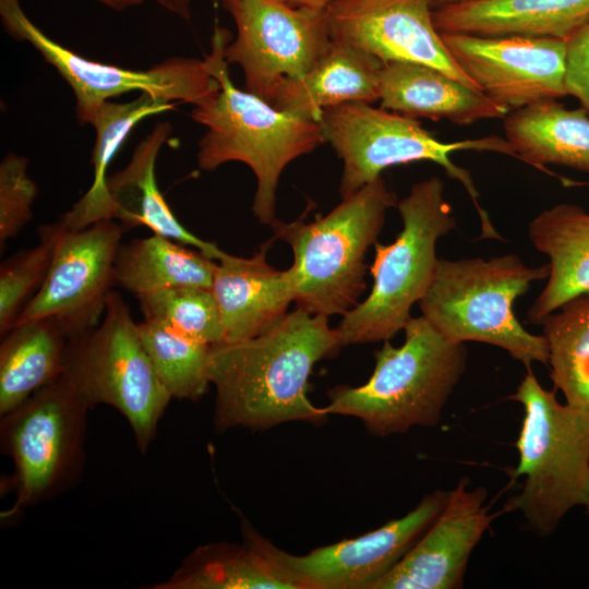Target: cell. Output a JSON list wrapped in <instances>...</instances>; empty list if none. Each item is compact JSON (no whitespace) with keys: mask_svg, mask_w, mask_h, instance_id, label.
Segmentation results:
<instances>
[{"mask_svg":"<svg viewBox=\"0 0 589 589\" xmlns=\"http://www.w3.org/2000/svg\"><path fill=\"white\" fill-rule=\"evenodd\" d=\"M229 41L228 29L216 27L205 61L219 91L191 111L192 119L206 128L197 145V165L205 171L229 161L249 166L256 178L252 212L261 224L272 226L283 170L326 141L318 121L278 110L255 94L236 87L225 58Z\"/></svg>","mask_w":589,"mask_h":589,"instance_id":"obj_2","label":"cell"},{"mask_svg":"<svg viewBox=\"0 0 589 589\" xmlns=\"http://www.w3.org/2000/svg\"><path fill=\"white\" fill-rule=\"evenodd\" d=\"M217 262L199 250L153 233L120 245L115 284L136 299L179 287L212 288Z\"/></svg>","mask_w":589,"mask_h":589,"instance_id":"obj_27","label":"cell"},{"mask_svg":"<svg viewBox=\"0 0 589 589\" xmlns=\"http://www.w3.org/2000/svg\"><path fill=\"white\" fill-rule=\"evenodd\" d=\"M170 133L169 122L156 123L137 144L129 164L108 177L112 217L124 230L147 227L153 233L192 247L216 261L223 250L184 228L157 185L156 160Z\"/></svg>","mask_w":589,"mask_h":589,"instance_id":"obj_21","label":"cell"},{"mask_svg":"<svg viewBox=\"0 0 589 589\" xmlns=\"http://www.w3.org/2000/svg\"><path fill=\"white\" fill-rule=\"evenodd\" d=\"M541 325L554 388L566 405L589 417V292L565 302Z\"/></svg>","mask_w":589,"mask_h":589,"instance_id":"obj_29","label":"cell"},{"mask_svg":"<svg viewBox=\"0 0 589 589\" xmlns=\"http://www.w3.org/2000/svg\"><path fill=\"white\" fill-rule=\"evenodd\" d=\"M293 8H308L317 11H324L332 0H284Z\"/></svg>","mask_w":589,"mask_h":589,"instance_id":"obj_36","label":"cell"},{"mask_svg":"<svg viewBox=\"0 0 589 589\" xmlns=\"http://www.w3.org/2000/svg\"><path fill=\"white\" fill-rule=\"evenodd\" d=\"M564 88L589 115V21L565 39Z\"/></svg>","mask_w":589,"mask_h":589,"instance_id":"obj_34","label":"cell"},{"mask_svg":"<svg viewBox=\"0 0 589 589\" xmlns=\"http://www.w3.org/2000/svg\"><path fill=\"white\" fill-rule=\"evenodd\" d=\"M448 493L436 490L400 518L304 555L284 552L249 525H243V537L256 545L294 589H373L437 517Z\"/></svg>","mask_w":589,"mask_h":589,"instance_id":"obj_12","label":"cell"},{"mask_svg":"<svg viewBox=\"0 0 589 589\" xmlns=\"http://www.w3.org/2000/svg\"><path fill=\"white\" fill-rule=\"evenodd\" d=\"M271 241L251 257L221 251L214 273L212 291L219 306L225 341L259 336L275 326L296 299L291 267L279 271L268 264Z\"/></svg>","mask_w":589,"mask_h":589,"instance_id":"obj_18","label":"cell"},{"mask_svg":"<svg viewBox=\"0 0 589 589\" xmlns=\"http://www.w3.org/2000/svg\"><path fill=\"white\" fill-rule=\"evenodd\" d=\"M28 159L15 153L0 163V250L33 218L38 188L27 175Z\"/></svg>","mask_w":589,"mask_h":589,"instance_id":"obj_33","label":"cell"},{"mask_svg":"<svg viewBox=\"0 0 589 589\" xmlns=\"http://www.w3.org/2000/svg\"><path fill=\"white\" fill-rule=\"evenodd\" d=\"M161 7L169 12L180 16L184 21L191 20V1L192 0H156Z\"/></svg>","mask_w":589,"mask_h":589,"instance_id":"obj_35","label":"cell"},{"mask_svg":"<svg viewBox=\"0 0 589 589\" xmlns=\"http://www.w3.org/2000/svg\"><path fill=\"white\" fill-rule=\"evenodd\" d=\"M124 231L115 219L77 231H59L48 273L15 324L51 317L70 338L96 327L115 285V263Z\"/></svg>","mask_w":589,"mask_h":589,"instance_id":"obj_14","label":"cell"},{"mask_svg":"<svg viewBox=\"0 0 589 589\" xmlns=\"http://www.w3.org/2000/svg\"><path fill=\"white\" fill-rule=\"evenodd\" d=\"M154 589H294L249 539L194 550Z\"/></svg>","mask_w":589,"mask_h":589,"instance_id":"obj_28","label":"cell"},{"mask_svg":"<svg viewBox=\"0 0 589 589\" xmlns=\"http://www.w3.org/2000/svg\"><path fill=\"white\" fill-rule=\"evenodd\" d=\"M142 345L171 398L196 401L207 392L212 346L181 335L161 323H137Z\"/></svg>","mask_w":589,"mask_h":589,"instance_id":"obj_30","label":"cell"},{"mask_svg":"<svg viewBox=\"0 0 589 589\" xmlns=\"http://www.w3.org/2000/svg\"><path fill=\"white\" fill-rule=\"evenodd\" d=\"M62 373L89 409L104 404L129 422L145 454L172 399L142 345L129 305L111 291L99 324L70 339Z\"/></svg>","mask_w":589,"mask_h":589,"instance_id":"obj_9","label":"cell"},{"mask_svg":"<svg viewBox=\"0 0 589 589\" xmlns=\"http://www.w3.org/2000/svg\"><path fill=\"white\" fill-rule=\"evenodd\" d=\"M237 36L225 47L228 63L244 73L245 89L269 103L284 79H301L330 43L324 11L284 0H221Z\"/></svg>","mask_w":589,"mask_h":589,"instance_id":"obj_13","label":"cell"},{"mask_svg":"<svg viewBox=\"0 0 589 589\" xmlns=\"http://www.w3.org/2000/svg\"><path fill=\"white\" fill-rule=\"evenodd\" d=\"M211 1H213V2H220L221 0H211Z\"/></svg>","mask_w":589,"mask_h":589,"instance_id":"obj_40","label":"cell"},{"mask_svg":"<svg viewBox=\"0 0 589 589\" xmlns=\"http://www.w3.org/2000/svg\"><path fill=\"white\" fill-rule=\"evenodd\" d=\"M484 488L469 489L462 478L441 513L373 589H458L468 561L495 518Z\"/></svg>","mask_w":589,"mask_h":589,"instance_id":"obj_17","label":"cell"},{"mask_svg":"<svg viewBox=\"0 0 589 589\" xmlns=\"http://www.w3.org/2000/svg\"><path fill=\"white\" fill-rule=\"evenodd\" d=\"M176 105L141 93L128 103H101L85 116L81 123L92 124L96 131L92 152L93 182L72 208L55 224L60 232L77 231L100 220L113 219L107 187V170L112 158L140 121L172 110Z\"/></svg>","mask_w":589,"mask_h":589,"instance_id":"obj_25","label":"cell"},{"mask_svg":"<svg viewBox=\"0 0 589 589\" xmlns=\"http://www.w3.org/2000/svg\"><path fill=\"white\" fill-rule=\"evenodd\" d=\"M533 247L549 259L543 290L528 310L532 324L568 300L589 292V213L575 204L542 211L528 225Z\"/></svg>","mask_w":589,"mask_h":589,"instance_id":"obj_22","label":"cell"},{"mask_svg":"<svg viewBox=\"0 0 589 589\" xmlns=\"http://www.w3.org/2000/svg\"><path fill=\"white\" fill-rule=\"evenodd\" d=\"M1 337L0 417L62 372L71 339L51 317L17 323Z\"/></svg>","mask_w":589,"mask_h":589,"instance_id":"obj_26","label":"cell"},{"mask_svg":"<svg viewBox=\"0 0 589 589\" xmlns=\"http://www.w3.org/2000/svg\"><path fill=\"white\" fill-rule=\"evenodd\" d=\"M483 0H429L431 9L438 10L447 7L458 5V4H465V3H471V2H478Z\"/></svg>","mask_w":589,"mask_h":589,"instance_id":"obj_38","label":"cell"},{"mask_svg":"<svg viewBox=\"0 0 589 589\" xmlns=\"http://www.w3.org/2000/svg\"><path fill=\"white\" fill-rule=\"evenodd\" d=\"M88 410L61 372L0 417L1 449L14 465L15 502L8 516L58 495L79 479Z\"/></svg>","mask_w":589,"mask_h":589,"instance_id":"obj_10","label":"cell"},{"mask_svg":"<svg viewBox=\"0 0 589 589\" xmlns=\"http://www.w3.org/2000/svg\"><path fill=\"white\" fill-rule=\"evenodd\" d=\"M404 332L401 346L385 340L375 351V368L366 383L328 392L326 414L358 418L376 436L440 422L466 370V346L445 339L423 315L411 316Z\"/></svg>","mask_w":589,"mask_h":589,"instance_id":"obj_3","label":"cell"},{"mask_svg":"<svg viewBox=\"0 0 589 589\" xmlns=\"http://www.w3.org/2000/svg\"><path fill=\"white\" fill-rule=\"evenodd\" d=\"M380 100L382 108L409 118L445 119L458 125L508 113L481 92L438 69L414 62L383 64Z\"/></svg>","mask_w":589,"mask_h":589,"instance_id":"obj_19","label":"cell"},{"mask_svg":"<svg viewBox=\"0 0 589 589\" xmlns=\"http://www.w3.org/2000/svg\"><path fill=\"white\" fill-rule=\"evenodd\" d=\"M528 370L509 399L524 407L516 442L519 454L513 479L521 491L504 510L522 514L532 532L551 534L589 493V417L556 399Z\"/></svg>","mask_w":589,"mask_h":589,"instance_id":"obj_6","label":"cell"},{"mask_svg":"<svg viewBox=\"0 0 589 589\" xmlns=\"http://www.w3.org/2000/svg\"><path fill=\"white\" fill-rule=\"evenodd\" d=\"M341 347L328 317L300 308L250 339L212 346L216 430L269 429L288 421L321 422L326 413L308 397L314 365Z\"/></svg>","mask_w":589,"mask_h":589,"instance_id":"obj_1","label":"cell"},{"mask_svg":"<svg viewBox=\"0 0 589 589\" xmlns=\"http://www.w3.org/2000/svg\"><path fill=\"white\" fill-rule=\"evenodd\" d=\"M97 1L117 11H122L132 7H136L143 2V0H97Z\"/></svg>","mask_w":589,"mask_h":589,"instance_id":"obj_37","label":"cell"},{"mask_svg":"<svg viewBox=\"0 0 589 589\" xmlns=\"http://www.w3.org/2000/svg\"><path fill=\"white\" fill-rule=\"evenodd\" d=\"M137 300L144 320L211 346L225 341L219 306L211 288L179 287Z\"/></svg>","mask_w":589,"mask_h":589,"instance_id":"obj_31","label":"cell"},{"mask_svg":"<svg viewBox=\"0 0 589 589\" xmlns=\"http://www.w3.org/2000/svg\"><path fill=\"white\" fill-rule=\"evenodd\" d=\"M589 21V0H483L433 11L440 33L568 38Z\"/></svg>","mask_w":589,"mask_h":589,"instance_id":"obj_23","label":"cell"},{"mask_svg":"<svg viewBox=\"0 0 589 589\" xmlns=\"http://www.w3.org/2000/svg\"><path fill=\"white\" fill-rule=\"evenodd\" d=\"M383 64L363 50L330 39L314 67L301 79H284L268 104L314 121L328 107L351 101L373 104L380 100Z\"/></svg>","mask_w":589,"mask_h":589,"instance_id":"obj_20","label":"cell"},{"mask_svg":"<svg viewBox=\"0 0 589 589\" xmlns=\"http://www.w3.org/2000/svg\"><path fill=\"white\" fill-rule=\"evenodd\" d=\"M582 506L585 507L586 514L589 516V493Z\"/></svg>","mask_w":589,"mask_h":589,"instance_id":"obj_39","label":"cell"},{"mask_svg":"<svg viewBox=\"0 0 589 589\" xmlns=\"http://www.w3.org/2000/svg\"><path fill=\"white\" fill-rule=\"evenodd\" d=\"M0 16L11 37L31 44L70 85L80 123L96 106L130 92L199 106L219 91L205 59L171 57L145 70L121 68L88 60L60 45L28 19L19 0H0Z\"/></svg>","mask_w":589,"mask_h":589,"instance_id":"obj_11","label":"cell"},{"mask_svg":"<svg viewBox=\"0 0 589 589\" xmlns=\"http://www.w3.org/2000/svg\"><path fill=\"white\" fill-rule=\"evenodd\" d=\"M549 264L526 265L516 254L440 259L434 279L419 301L422 315L448 341H478L498 347L531 370L549 364L545 337L528 332L514 312L515 301L531 284L546 279Z\"/></svg>","mask_w":589,"mask_h":589,"instance_id":"obj_4","label":"cell"},{"mask_svg":"<svg viewBox=\"0 0 589 589\" xmlns=\"http://www.w3.org/2000/svg\"><path fill=\"white\" fill-rule=\"evenodd\" d=\"M397 195L381 177L311 223L275 220V237L293 253L297 308L314 315H344L366 288L365 255L377 242Z\"/></svg>","mask_w":589,"mask_h":589,"instance_id":"obj_5","label":"cell"},{"mask_svg":"<svg viewBox=\"0 0 589 589\" xmlns=\"http://www.w3.org/2000/svg\"><path fill=\"white\" fill-rule=\"evenodd\" d=\"M318 122L325 141L344 164L339 185L341 199L381 177L388 167L432 161L465 188L482 227L492 220L479 203L480 194L471 172L456 165L450 155L459 151L493 152L518 159L506 139L492 135L442 142L417 119L366 103L351 101L325 108Z\"/></svg>","mask_w":589,"mask_h":589,"instance_id":"obj_8","label":"cell"},{"mask_svg":"<svg viewBox=\"0 0 589 589\" xmlns=\"http://www.w3.org/2000/svg\"><path fill=\"white\" fill-rule=\"evenodd\" d=\"M324 12L332 40L363 50L383 63L433 67L479 91L447 51L429 0H332Z\"/></svg>","mask_w":589,"mask_h":589,"instance_id":"obj_16","label":"cell"},{"mask_svg":"<svg viewBox=\"0 0 589 589\" xmlns=\"http://www.w3.org/2000/svg\"><path fill=\"white\" fill-rule=\"evenodd\" d=\"M59 231L53 224L41 226L39 243L21 250L0 266V333L5 335L43 284L50 267Z\"/></svg>","mask_w":589,"mask_h":589,"instance_id":"obj_32","label":"cell"},{"mask_svg":"<svg viewBox=\"0 0 589 589\" xmlns=\"http://www.w3.org/2000/svg\"><path fill=\"white\" fill-rule=\"evenodd\" d=\"M479 91L508 112L566 96L564 39L441 33Z\"/></svg>","mask_w":589,"mask_h":589,"instance_id":"obj_15","label":"cell"},{"mask_svg":"<svg viewBox=\"0 0 589 589\" xmlns=\"http://www.w3.org/2000/svg\"><path fill=\"white\" fill-rule=\"evenodd\" d=\"M402 229L390 244L376 242L369 296L342 315L341 347L392 339L411 318V308L430 289L438 260L436 244L457 225L444 183L431 177L414 183L396 205Z\"/></svg>","mask_w":589,"mask_h":589,"instance_id":"obj_7","label":"cell"},{"mask_svg":"<svg viewBox=\"0 0 589 589\" xmlns=\"http://www.w3.org/2000/svg\"><path fill=\"white\" fill-rule=\"evenodd\" d=\"M505 139L518 159L556 176L545 165L589 172V115L557 100L525 107L504 118Z\"/></svg>","mask_w":589,"mask_h":589,"instance_id":"obj_24","label":"cell"}]
</instances>
